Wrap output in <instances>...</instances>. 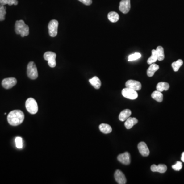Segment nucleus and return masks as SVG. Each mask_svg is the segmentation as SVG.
Returning a JSON list of instances; mask_svg holds the SVG:
<instances>
[{
  "label": "nucleus",
  "instance_id": "1",
  "mask_svg": "<svg viewBox=\"0 0 184 184\" xmlns=\"http://www.w3.org/2000/svg\"><path fill=\"white\" fill-rule=\"evenodd\" d=\"M25 115L21 110H14L8 115L7 120L9 124L12 126H18L24 121Z\"/></svg>",
  "mask_w": 184,
  "mask_h": 184
},
{
  "label": "nucleus",
  "instance_id": "2",
  "mask_svg": "<svg viewBox=\"0 0 184 184\" xmlns=\"http://www.w3.org/2000/svg\"><path fill=\"white\" fill-rule=\"evenodd\" d=\"M15 31L16 34H20L22 37H25L29 34V28L23 20L16 21L15 24Z\"/></svg>",
  "mask_w": 184,
  "mask_h": 184
},
{
  "label": "nucleus",
  "instance_id": "3",
  "mask_svg": "<svg viewBox=\"0 0 184 184\" xmlns=\"http://www.w3.org/2000/svg\"><path fill=\"white\" fill-rule=\"evenodd\" d=\"M26 108L31 114H36L38 111V106L36 100L29 98L26 101Z\"/></svg>",
  "mask_w": 184,
  "mask_h": 184
},
{
  "label": "nucleus",
  "instance_id": "4",
  "mask_svg": "<svg viewBox=\"0 0 184 184\" xmlns=\"http://www.w3.org/2000/svg\"><path fill=\"white\" fill-rule=\"evenodd\" d=\"M27 76L31 79H36L38 77V72L36 64L33 61L29 62L27 65Z\"/></svg>",
  "mask_w": 184,
  "mask_h": 184
},
{
  "label": "nucleus",
  "instance_id": "5",
  "mask_svg": "<svg viewBox=\"0 0 184 184\" xmlns=\"http://www.w3.org/2000/svg\"><path fill=\"white\" fill-rule=\"evenodd\" d=\"M56 53L51 51H48L44 54V58L46 61H47L48 65L51 68H54L56 65Z\"/></svg>",
  "mask_w": 184,
  "mask_h": 184
},
{
  "label": "nucleus",
  "instance_id": "6",
  "mask_svg": "<svg viewBox=\"0 0 184 184\" xmlns=\"http://www.w3.org/2000/svg\"><path fill=\"white\" fill-rule=\"evenodd\" d=\"M58 22L56 19H52L48 24L49 34L51 37H55L58 32Z\"/></svg>",
  "mask_w": 184,
  "mask_h": 184
},
{
  "label": "nucleus",
  "instance_id": "7",
  "mask_svg": "<svg viewBox=\"0 0 184 184\" xmlns=\"http://www.w3.org/2000/svg\"><path fill=\"white\" fill-rule=\"evenodd\" d=\"M122 95L125 98L131 100L136 99L138 97L137 91L128 88H124L122 90Z\"/></svg>",
  "mask_w": 184,
  "mask_h": 184
},
{
  "label": "nucleus",
  "instance_id": "8",
  "mask_svg": "<svg viewBox=\"0 0 184 184\" xmlns=\"http://www.w3.org/2000/svg\"><path fill=\"white\" fill-rule=\"evenodd\" d=\"M17 80L16 78L14 77H10L4 79L2 82V85L5 89H9L15 86Z\"/></svg>",
  "mask_w": 184,
  "mask_h": 184
},
{
  "label": "nucleus",
  "instance_id": "9",
  "mask_svg": "<svg viewBox=\"0 0 184 184\" xmlns=\"http://www.w3.org/2000/svg\"><path fill=\"white\" fill-rule=\"evenodd\" d=\"M131 9V0H121L120 2L119 10L123 14H128Z\"/></svg>",
  "mask_w": 184,
  "mask_h": 184
},
{
  "label": "nucleus",
  "instance_id": "10",
  "mask_svg": "<svg viewBox=\"0 0 184 184\" xmlns=\"http://www.w3.org/2000/svg\"><path fill=\"white\" fill-rule=\"evenodd\" d=\"M125 86L126 88H130L135 91H139L141 89L142 85L140 82L134 80H128L126 82Z\"/></svg>",
  "mask_w": 184,
  "mask_h": 184
},
{
  "label": "nucleus",
  "instance_id": "11",
  "mask_svg": "<svg viewBox=\"0 0 184 184\" xmlns=\"http://www.w3.org/2000/svg\"><path fill=\"white\" fill-rule=\"evenodd\" d=\"M117 159L119 162L124 165H129L131 163V155L128 152H125L124 153L119 154L118 156Z\"/></svg>",
  "mask_w": 184,
  "mask_h": 184
},
{
  "label": "nucleus",
  "instance_id": "12",
  "mask_svg": "<svg viewBox=\"0 0 184 184\" xmlns=\"http://www.w3.org/2000/svg\"><path fill=\"white\" fill-rule=\"evenodd\" d=\"M138 148L140 153H141V155L143 157H147L150 153V152L147 147V145L144 142L139 143L138 144Z\"/></svg>",
  "mask_w": 184,
  "mask_h": 184
},
{
  "label": "nucleus",
  "instance_id": "13",
  "mask_svg": "<svg viewBox=\"0 0 184 184\" xmlns=\"http://www.w3.org/2000/svg\"><path fill=\"white\" fill-rule=\"evenodd\" d=\"M115 178L118 184H125L126 183V178L124 174L120 170L116 171L114 174Z\"/></svg>",
  "mask_w": 184,
  "mask_h": 184
},
{
  "label": "nucleus",
  "instance_id": "14",
  "mask_svg": "<svg viewBox=\"0 0 184 184\" xmlns=\"http://www.w3.org/2000/svg\"><path fill=\"white\" fill-rule=\"evenodd\" d=\"M150 169L153 172H158L161 174H163L166 171L167 167L166 165L164 164H159L157 166L153 164L151 166Z\"/></svg>",
  "mask_w": 184,
  "mask_h": 184
},
{
  "label": "nucleus",
  "instance_id": "15",
  "mask_svg": "<svg viewBox=\"0 0 184 184\" xmlns=\"http://www.w3.org/2000/svg\"><path fill=\"white\" fill-rule=\"evenodd\" d=\"M132 115V111L129 109H125L121 112L119 115V119L121 121H124L126 120Z\"/></svg>",
  "mask_w": 184,
  "mask_h": 184
},
{
  "label": "nucleus",
  "instance_id": "16",
  "mask_svg": "<svg viewBox=\"0 0 184 184\" xmlns=\"http://www.w3.org/2000/svg\"><path fill=\"white\" fill-rule=\"evenodd\" d=\"M138 122V120L136 118L129 117L125 120L124 123L125 126L127 129H131L135 125L137 124Z\"/></svg>",
  "mask_w": 184,
  "mask_h": 184
},
{
  "label": "nucleus",
  "instance_id": "17",
  "mask_svg": "<svg viewBox=\"0 0 184 184\" xmlns=\"http://www.w3.org/2000/svg\"><path fill=\"white\" fill-rule=\"evenodd\" d=\"M159 66L156 64H152L147 70V76L152 77L153 76L154 73L157 71L159 70Z\"/></svg>",
  "mask_w": 184,
  "mask_h": 184
},
{
  "label": "nucleus",
  "instance_id": "18",
  "mask_svg": "<svg viewBox=\"0 0 184 184\" xmlns=\"http://www.w3.org/2000/svg\"><path fill=\"white\" fill-rule=\"evenodd\" d=\"M89 82L96 89H99L101 87V82L99 78L97 76H94L89 79Z\"/></svg>",
  "mask_w": 184,
  "mask_h": 184
},
{
  "label": "nucleus",
  "instance_id": "19",
  "mask_svg": "<svg viewBox=\"0 0 184 184\" xmlns=\"http://www.w3.org/2000/svg\"><path fill=\"white\" fill-rule=\"evenodd\" d=\"M157 60L159 61H162L165 58L164 48L162 46H158L156 50Z\"/></svg>",
  "mask_w": 184,
  "mask_h": 184
},
{
  "label": "nucleus",
  "instance_id": "20",
  "mask_svg": "<svg viewBox=\"0 0 184 184\" xmlns=\"http://www.w3.org/2000/svg\"><path fill=\"white\" fill-rule=\"evenodd\" d=\"M99 128L100 131L103 134H109L112 131L111 126L107 124H104V123L101 124L99 126Z\"/></svg>",
  "mask_w": 184,
  "mask_h": 184
},
{
  "label": "nucleus",
  "instance_id": "21",
  "mask_svg": "<svg viewBox=\"0 0 184 184\" xmlns=\"http://www.w3.org/2000/svg\"><path fill=\"white\" fill-rule=\"evenodd\" d=\"M169 85L165 82H160L157 83V90L162 92L164 91H167L169 89Z\"/></svg>",
  "mask_w": 184,
  "mask_h": 184
},
{
  "label": "nucleus",
  "instance_id": "22",
  "mask_svg": "<svg viewBox=\"0 0 184 184\" xmlns=\"http://www.w3.org/2000/svg\"><path fill=\"white\" fill-rule=\"evenodd\" d=\"M152 97L153 98V99L155 100L157 102H161L163 100V94L161 92L157 91V90L154 91L152 94Z\"/></svg>",
  "mask_w": 184,
  "mask_h": 184
},
{
  "label": "nucleus",
  "instance_id": "23",
  "mask_svg": "<svg viewBox=\"0 0 184 184\" xmlns=\"http://www.w3.org/2000/svg\"><path fill=\"white\" fill-rule=\"evenodd\" d=\"M107 18L111 22L116 23L119 19V15L117 12L111 11L108 13Z\"/></svg>",
  "mask_w": 184,
  "mask_h": 184
},
{
  "label": "nucleus",
  "instance_id": "24",
  "mask_svg": "<svg viewBox=\"0 0 184 184\" xmlns=\"http://www.w3.org/2000/svg\"><path fill=\"white\" fill-rule=\"evenodd\" d=\"M183 61L182 60H178L177 61L173 62L171 65H172V68H173L174 71H178V70L180 69V67L183 65Z\"/></svg>",
  "mask_w": 184,
  "mask_h": 184
},
{
  "label": "nucleus",
  "instance_id": "25",
  "mask_svg": "<svg viewBox=\"0 0 184 184\" xmlns=\"http://www.w3.org/2000/svg\"><path fill=\"white\" fill-rule=\"evenodd\" d=\"M152 56L147 60V64H149V65H151V64H153L154 62H156V61L157 60L156 50L153 49L152 50Z\"/></svg>",
  "mask_w": 184,
  "mask_h": 184
},
{
  "label": "nucleus",
  "instance_id": "26",
  "mask_svg": "<svg viewBox=\"0 0 184 184\" xmlns=\"http://www.w3.org/2000/svg\"><path fill=\"white\" fill-rule=\"evenodd\" d=\"M0 4L2 5H9V6H11L12 5H17L18 4V0H0Z\"/></svg>",
  "mask_w": 184,
  "mask_h": 184
},
{
  "label": "nucleus",
  "instance_id": "27",
  "mask_svg": "<svg viewBox=\"0 0 184 184\" xmlns=\"http://www.w3.org/2000/svg\"><path fill=\"white\" fill-rule=\"evenodd\" d=\"M6 14V7L5 5L0 4V21H3L5 19Z\"/></svg>",
  "mask_w": 184,
  "mask_h": 184
},
{
  "label": "nucleus",
  "instance_id": "28",
  "mask_svg": "<svg viewBox=\"0 0 184 184\" xmlns=\"http://www.w3.org/2000/svg\"><path fill=\"white\" fill-rule=\"evenodd\" d=\"M141 57V54L139 53H135L129 55L128 56V61H134L135 60H138Z\"/></svg>",
  "mask_w": 184,
  "mask_h": 184
},
{
  "label": "nucleus",
  "instance_id": "29",
  "mask_svg": "<svg viewBox=\"0 0 184 184\" xmlns=\"http://www.w3.org/2000/svg\"><path fill=\"white\" fill-rule=\"evenodd\" d=\"M15 145L16 147L19 149H22L23 148V139L20 137H16L15 139Z\"/></svg>",
  "mask_w": 184,
  "mask_h": 184
},
{
  "label": "nucleus",
  "instance_id": "30",
  "mask_svg": "<svg viewBox=\"0 0 184 184\" xmlns=\"http://www.w3.org/2000/svg\"><path fill=\"white\" fill-rule=\"evenodd\" d=\"M183 164L182 162L178 161L174 165H172V168L175 171H180L182 168Z\"/></svg>",
  "mask_w": 184,
  "mask_h": 184
},
{
  "label": "nucleus",
  "instance_id": "31",
  "mask_svg": "<svg viewBox=\"0 0 184 184\" xmlns=\"http://www.w3.org/2000/svg\"><path fill=\"white\" fill-rule=\"evenodd\" d=\"M80 2L83 3V4L89 6L92 4V0H78Z\"/></svg>",
  "mask_w": 184,
  "mask_h": 184
},
{
  "label": "nucleus",
  "instance_id": "32",
  "mask_svg": "<svg viewBox=\"0 0 184 184\" xmlns=\"http://www.w3.org/2000/svg\"><path fill=\"white\" fill-rule=\"evenodd\" d=\"M181 160L183 162H184V152H183L182 154Z\"/></svg>",
  "mask_w": 184,
  "mask_h": 184
}]
</instances>
